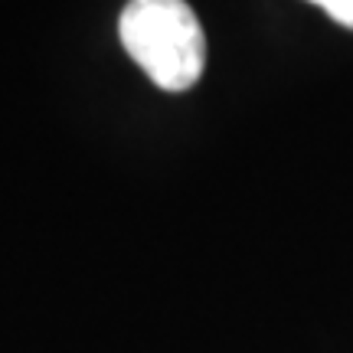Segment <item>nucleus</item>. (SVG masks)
Returning a JSON list of instances; mask_svg holds the SVG:
<instances>
[{
  "instance_id": "f257e3e1",
  "label": "nucleus",
  "mask_w": 353,
  "mask_h": 353,
  "mask_svg": "<svg viewBox=\"0 0 353 353\" xmlns=\"http://www.w3.org/2000/svg\"><path fill=\"white\" fill-rule=\"evenodd\" d=\"M118 37L157 88L183 92L200 82L206 37L187 0H128L118 17Z\"/></svg>"
},
{
  "instance_id": "f03ea898",
  "label": "nucleus",
  "mask_w": 353,
  "mask_h": 353,
  "mask_svg": "<svg viewBox=\"0 0 353 353\" xmlns=\"http://www.w3.org/2000/svg\"><path fill=\"white\" fill-rule=\"evenodd\" d=\"M307 3L321 7V10L327 13V17H334L341 26L353 30V0H307Z\"/></svg>"
}]
</instances>
